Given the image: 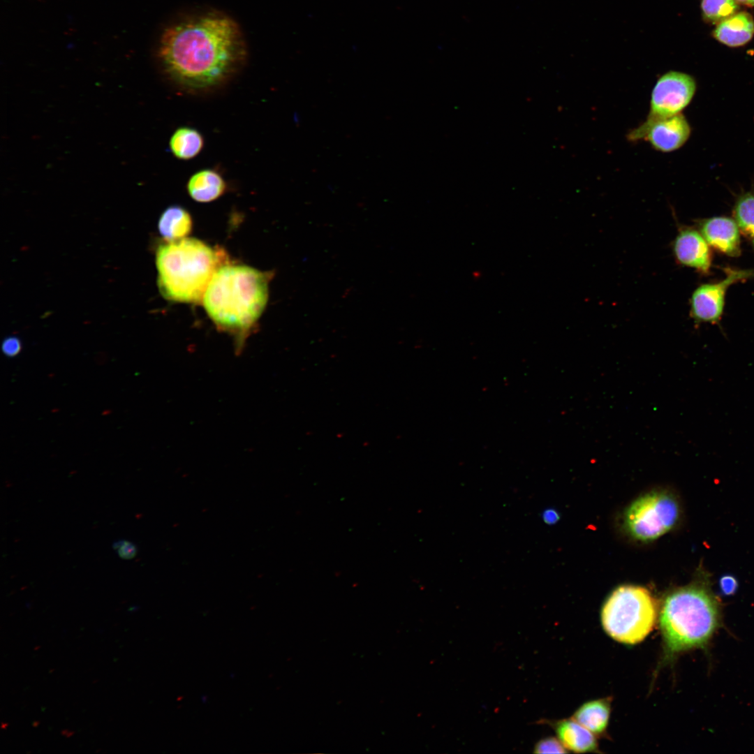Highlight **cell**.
<instances>
[{
	"instance_id": "1",
	"label": "cell",
	"mask_w": 754,
	"mask_h": 754,
	"mask_svg": "<svg viewBox=\"0 0 754 754\" xmlns=\"http://www.w3.org/2000/svg\"><path fill=\"white\" fill-rule=\"evenodd\" d=\"M246 54L238 24L218 12L169 25L157 47L158 59L168 76L181 87L193 90L223 83L239 68Z\"/></svg>"
},
{
	"instance_id": "2",
	"label": "cell",
	"mask_w": 754,
	"mask_h": 754,
	"mask_svg": "<svg viewBox=\"0 0 754 754\" xmlns=\"http://www.w3.org/2000/svg\"><path fill=\"white\" fill-rule=\"evenodd\" d=\"M720 599L705 572L691 584L677 588L665 598L659 625L667 659L693 649L708 648L722 626Z\"/></svg>"
},
{
	"instance_id": "3",
	"label": "cell",
	"mask_w": 754,
	"mask_h": 754,
	"mask_svg": "<svg viewBox=\"0 0 754 754\" xmlns=\"http://www.w3.org/2000/svg\"><path fill=\"white\" fill-rule=\"evenodd\" d=\"M269 275L246 265L227 263L218 269L202 304L219 329L245 337L266 307Z\"/></svg>"
},
{
	"instance_id": "4",
	"label": "cell",
	"mask_w": 754,
	"mask_h": 754,
	"mask_svg": "<svg viewBox=\"0 0 754 754\" xmlns=\"http://www.w3.org/2000/svg\"><path fill=\"white\" fill-rule=\"evenodd\" d=\"M156 263L162 296L184 303L202 302L214 274L227 264L222 251L192 237L160 245Z\"/></svg>"
},
{
	"instance_id": "5",
	"label": "cell",
	"mask_w": 754,
	"mask_h": 754,
	"mask_svg": "<svg viewBox=\"0 0 754 754\" xmlns=\"http://www.w3.org/2000/svg\"><path fill=\"white\" fill-rule=\"evenodd\" d=\"M656 601L645 588L623 585L605 601L600 619L607 634L616 642L633 645L642 642L657 621Z\"/></svg>"
},
{
	"instance_id": "6",
	"label": "cell",
	"mask_w": 754,
	"mask_h": 754,
	"mask_svg": "<svg viewBox=\"0 0 754 754\" xmlns=\"http://www.w3.org/2000/svg\"><path fill=\"white\" fill-rule=\"evenodd\" d=\"M681 508L669 492L653 491L635 501L625 515V525L632 536L642 541L664 535L678 523Z\"/></svg>"
},
{
	"instance_id": "7",
	"label": "cell",
	"mask_w": 754,
	"mask_h": 754,
	"mask_svg": "<svg viewBox=\"0 0 754 754\" xmlns=\"http://www.w3.org/2000/svg\"><path fill=\"white\" fill-rule=\"evenodd\" d=\"M724 272L725 277L722 280L703 283L693 291L690 301V314L695 323H718L723 313L728 288L735 283L754 279V269L725 267Z\"/></svg>"
},
{
	"instance_id": "8",
	"label": "cell",
	"mask_w": 754,
	"mask_h": 754,
	"mask_svg": "<svg viewBox=\"0 0 754 754\" xmlns=\"http://www.w3.org/2000/svg\"><path fill=\"white\" fill-rule=\"evenodd\" d=\"M697 88L689 74L670 71L655 83L650 98L648 117H667L681 113L692 101Z\"/></svg>"
},
{
	"instance_id": "9",
	"label": "cell",
	"mask_w": 754,
	"mask_h": 754,
	"mask_svg": "<svg viewBox=\"0 0 754 754\" xmlns=\"http://www.w3.org/2000/svg\"><path fill=\"white\" fill-rule=\"evenodd\" d=\"M691 128L686 117L677 114L667 117H646L630 130L626 138L631 142H647L653 149L667 153L681 148L688 140Z\"/></svg>"
},
{
	"instance_id": "10",
	"label": "cell",
	"mask_w": 754,
	"mask_h": 754,
	"mask_svg": "<svg viewBox=\"0 0 754 754\" xmlns=\"http://www.w3.org/2000/svg\"><path fill=\"white\" fill-rule=\"evenodd\" d=\"M677 263L690 267L702 274H708L712 263L710 246L700 231L691 227L679 228L672 242Z\"/></svg>"
},
{
	"instance_id": "11",
	"label": "cell",
	"mask_w": 754,
	"mask_h": 754,
	"mask_svg": "<svg viewBox=\"0 0 754 754\" xmlns=\"http://www.w3.org/2000/svg\"><path fill=\"white\" fill-rule=\"evenodd\" d=\"M699 231L709 246L730 257L741 254L740 231L734 219L714 216L698 221Z\"/></svg>"
},
{
	"instance_id": "12",
	"label": "cell",
	"mask_w": 754,
	"mask_h": 754,
	"mask_svg": "<svg viewBox=\"0 0 754 754\" xmlns=\"http://www.w3.org/2000/svg\"><path fill=\"white\" fill-rule=\"evenodd\" d=\"M713 36L730 47H739L748 43L754 36V20L745 11L737 12L716 24Z\"/></svg>"
},
{
	"instance_id": "13",
	"label": "cell",
	"mask_w": 754,
	"mask_h": 754,
	"mask_svg": "<svg viewBox=\"0 0 754 754\" xmlns=\"http://www.w3.org/2000/svg\"><path fill=\"white\" fill-rule=\"evenodd\" d=\"M553 725L566 749L575 753L598 752L596 736L573 718L556 721Z\"/></svg>"
},
{
	"instance_id": "14",
	"label": "cell",
	"mask_w": 754,
	"mask_h": 754,
	"mask_svg": "<svg viewBox=\"0 0 754 754\" xmlns=\"http://www.w3.org/2000/svg\"><path fill=\"white\" fill-rule=\"evenodd\" d=\"M189 195L199 202H209L223 194L226 184L223 177L212 169H203L194 173L187 183Z\"/></svg>"
},
{
	"instance_id": "15",
	"label": "cell",
	"mask_w": 754,
	"mask_h": 754,
	"mask_svg": "<svg viewBox=\"0 0 754 754\" xmlns=\"http://www.w3.org/2000/svg\"><path fill=\"white\" fill-rule=\"evenodd\" d=\"M611 697L591 700L583 704L573 714L572 718L596 736H603L608 726Z\"/></svg>"
},
{
	"instance_id": "16",
	"label": "cell",
	"mask_w": 754,
	"mask_h": 754,
	"mask_svg": "<svg viewBox=\"0 0 754 754\" xmlns=\"http://www.w3.org/2000/svg\"><path fill=\"white\" fill-rule=\"evenodd\" d=\"M158 230L168 242L185 238L192 228L190 214L179 205L170 206L162 213L158 221Z\"/></svg>"
},
{
	"instance_id": "17",
	"label": "cell",
	"mask_w": 754,
	"mask_h": 754,
	"mask_svg": "<svg viewBox=\"0 0 754 754\" xmlns=\"http://www.w3.org/2000/svg\"><path fill=\"white\" fill-rule=\"evenodd\" d=\"M169 146L176 158L181 160H189L201 151L204 146V138L197 129L186 126L180 127L172 135Z\"/></svg>"
},
{
	"instance_id": "18",
	"label": "cell",
	"mask_w": 754,
	"mask_h": 754,
	"mask_svg": "<svg viewBox=\"0 0 754 754\" xmlns=\"http://www.w3.org/2000/svg\"><path fill=\"white\" fill-rule=\"evenodd\" d=\"M733 216L740 232L754 249V191H747L738 196Z\"/></svg>"
},
{
	"instance_id": "19",
	"label": "cell",
	"mask_w": 754,
	"mask_h": 754,
	"mask_svg": "<svg viewBox=\"0 0 754 754\" xmlns=\"http://www.w3.org/2000/svg\"><path fill=\"white\" fill-rule=\"evenodd\" d=\"M700 7L704 20L716 24L737 13L739 8L735 0H701Z\"/></svg>"
},
{
	"instance_id": "20",
	"label": "cell",
	"mask_w": 754,
	"mask_h": 754,
	"mask_svg": "<svg viewBox=\"0 0 754 754\" xmlns=\"http://www.w3.org/2000/svg\"><path fill=\"white\" fill-rule=\"evenodd\" d=\"M568 752L561 741L554 737L541 739L534 748L535 753H567Z\"/></svg>"
},
{
	"instance_id": "21",
	"label": "cell",
	"mask_w": 754,
	"mask_h": 754,
	"mask_svg": "<svg viewBox=\"0 0 754 754\" xmlns=\"http://www.w3.org/2000/svg\"><path fill=\"white\" fill-rule=\"evenodd\" d=\"M119 556L123 559H131L136 555L137 548L135 545L127 540H119L112 545Z\"/></svg>"
},
{
	"instance_id": "22",
	"label": "cell",
	"mask_w": 754,
	"mask_h": 754,
	"mask_svg": "<svg viewBox=\"0 0 754 754\" xmlns=\"http://www.w3.org/2000/svg\"><path fill=\"white\" fill-rule=\"evenodd\" d=\"M1 349L6 356H15L21 350L20 341L15 337H9L3 341Z\"/></svg>"
},
{
	"instance_id": "23",
	"label": "cell",
	"mask_w": 754,
	"mask_h": 754,
	"mask_svg": "<svg viewBox=\"0 0 754 754\" xmlns=\"http://www.w3.org/2000/svg\"><path fill=\"white\" fill-rule=\"evenodd\" d=\"M738 583L736 578L732 575L723 576L720 579V591L727 596L734 593L737 589Z\"/></svg>"
},
{
	"instance_id": "24",
	"label": "cell",
	"mask_w": 754,
	"mask_h": 754,
	"mask_svg": "<svg viewBox=\"0 0 754 754\" xmlns=\"http://www.w3.org/2000/svg\"><path fill=\"white\" fill-rule=\"evenodd\" d=\"M542 518L547 524H553L559 519V515L553 509H547L542 512Z\"/></svg>"
},
{
	"instance_id": "25",
	"label": "cell",
	"mask_w": 754,
	"mask_h": 754,
	"mask_svg": "<svg viewBox=\"0 0 754 754\" xmlns=\"http://www.w3.org/2000/svg\"><path fill=\"white\" fill-rule=\"evenodd\" d=\"M739 4L746 6H754V0H735Z\"/></svg>"
}]
</instances>
